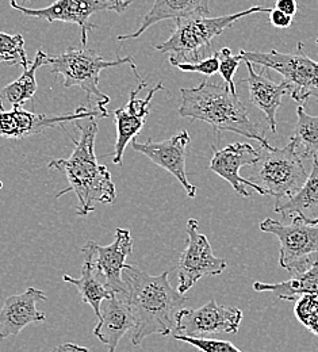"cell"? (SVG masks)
I'll list each match as a JSON object with an SVG mask.
<instances>
[{
    "label": "cell",
    "mask_w": 318,
    "mask_h": 352,
    "mask_svg": "<svg viewBox=\"0 0 318 352\" xmlns=\"http://www.w3.org/2000/svg\"><path fill=\"white\" fill-rule=\"evenodd\" d=\"M168 276L170 271L149 275L130 264L122 271L126 293L120 296L135 317L132 331L135 347H139L148 336H174L178 331V318L183 309L187 308L188 298L171 286Z\"/></svg>",
    "instance_id": "obj_1"
},
{
    "label": "cell",
    "mask_w": 318,
    "mask_h": 352,
    "mask_svg": "<svg viewBox=\"0 0 318 352\" xmlns=\"http://www.w3.org/2000/svg\"><path fill=\"white\" fill-rule=\"evenodd\" d=\"M76 126L80 131V137L78 141L75 140L72 155L68 159L52 160L47 168L58 171L68 182V187L60 191L56 198L75 192L79 201L76 214L87 217L98 204H113L117 199V190L109 168L96 160L95 138L98 124L91 118L86 125L76 121Z\"/></svg>",
    "instance_id": "obj_2"
},
{
    "label": "cell",
    "mask_w": 318,
    "mask_h": 352,
    "mask_svg": "<svg viewBox=\"0 0 318 352\" xmlns=\"http://www.w3.org/2000/svg\"><path fill=\"white\" fill-rule=\"evenodd\" d=\"M179 116L209 124L214 132H233L249 140H256L263 146L271 144L258 125L238 95L231 94L227 86L202 82L198 87L182 88Z\"/></svg>",
    "instance_id": "obj_3"
},
{
    "label": "cell",
    "mask_w": 318,
    "mask_h": 352,
    "mask_svg": "<svg viewBox=\"0 0 318 352\" xmlns=\"http://www.w3.org/2000/svg\"><path fill=\"white\" fill-rule=\"evenodd\" d=\"M259 159L251 166L248 180L260 195H271L276 201L295 194L306 182L305 157L293 142L284 148L260 145Z\"/></svg>",
    "instance_id": "obj_4"
},
{
    "label": "cell",
    "mask_w": 318,
    "mask_h": 352,
    "mask_svg": "<svg viewBox=\"0 0 318 352\" xmlns=\"http://www.w3.org/2000/svg\"><path fill=\"white\" fill-rule=\"evenodd\" d=\"M271 8L252 7L241 12L231 15H224L217 18L195 15L190 18H182L175 21V30L171 37L163 43L156 45L155 49L161 53L170 54V63H196L202 60L212 41L221 36L227 29L231 28L234 22L256 12H270Z\"/></svg>",
    "instance_id": "obj_5"
},
{
    "label": "cell",
    "mask_w": 318,
    "mask_h": 352,
    "mask_svg": "<svg viewBox=\"0 0 318 352\" xmlns=\"http://www.w3.org/2000/svg\"><path fill=\"white\" fill-rule=\"evenodd\" d=\"M124 64H130L137 80H141V76L137 71L136 64L132 56L117 58V60H104L95 50L83 47H69L67 52L57 56H47L45 65L50 67V74L54 76H61L64 79L63 86L65 88H82L89 98V103L92 104V98L95 99V106L102 110H107L106 106L110 103V98L99 89V76L100 72L106 68L121 67Z\"/></svg>",
    "instance_id": "obj_6"
},
{
    "label": "cell",
    "mask_w": 318,
    "mask_h": 352,
    "mask_svg": "<svg viewBox=\"0 0 318 352\" xmlns=\"http://www.w3.org/2000/svg\"><path fill=\"white\" fill-rule=\"evenodd\" d=\"M240 53L244 60L277 72L287 83L288 94L295 102L304 103L310 96L318 98V61L304 52L302 43L294 53H280L275 49L269 53L247 50H240Z\"/></svg>",
    "instance_id": "obj_7"
},
{
    "label": "cell",
    "mask_w": 318,
    "mask_h": 352,
    "mask_svg": "<svg viewBox=\"0 0 318 352\" xmlns=\"http://www.w3.org/2000/svg\"><path fill=\"white\" fill-rule=\"evenodd\" d=\"M260 230L277 237L279 264L288 272L309 265L318 255V225L306 223L297 217H293L291 223L266 219L260 222Z\"/></svg>",
    "instance_id": "obj_8"
},
{
    "label": "cell",
    "mask_w": 318,
    "mask_h": 352,
    "mask_svg": "<svg viewBox=\"0 0 318 352\" xmlns=\"http://www.w3.org/2000/svg\"><path fill=\"white\" fill-rule=\"evenodd\" d=\"M198 228L195 219L187 221V244L177 265L181 294L187 293L202 278L221 275L227 270V259L214 256L209 239L199 233Z\"/></svg>",
    "instance_id": "obj_9"
},
{
    "label": "cell",
    "mask_w": 318,
    "mask_h": 352,
    "mask_svg": "<svg viewBox=\"0 0 318 352\" xmlns=\"http://www.w3.org/2000/svg\"><path fill=\"white\" fill-rule=\"evenodd\" d=\"M107 110H102L98 106H80L73 113L63 116H45L32 111H26L22 107H12L4 110L3 100L0 99V137L22 140L45 129L61 126L65 122L87 120V118H106L109 117Z\"/></svg>",
    "instance_id": "obj_10"
},
{
    "label": "cell",
    "mask_w": 318,
    "mask_h": 352,
    "mask_svg": "<svg viewBox=\"0 0 318 352\" xmlns=\"http://www.w3.org/2000/svg\"><path fill=\"white\" fill-rule=\"evenodd\" d=\"M10 6L26 16L44 19L49 23L65 22L78 25L80 28L83 47H86L89 43V33L98 29L96 25L90 22L92 15L99 11L117 12L114 0H54V3L45 8H27L19 6L15 0H10Z\"/></svg>",
    "instance_id": "obj_11"
},
{
    "label": "cell",
    "mask_w": 318,
    "mask_h": 352,
    "mask_svg": "<svg viewBox=\"0 0 318 352\" xmlns=\"http://www.w3.org/2000/svg\"><path fill=\"white\" fill-rule=\"evenodd\" d=\"M241 320V309L224 307L212 300L202 308L183 309L175 335L206 338L216 333H237Z\"/></svg>",
    "instance_id": "obj_12"
},
{
    "label": "cell",
    "mask_w": 318,
    "mask_h": 352,
    "mask_svg": "<svg viewBox=\"0 0 318 352\" xmlns=\"http://www.w3.org/2000/svg\"><path fill=\"white\" fill-rule=\"evenodd\" d=\"M190 141L191 138L188 132L182 131L171 138L159 142L150 138L145 142H139L135 138L132 140V146L135 151L146 156L152 163L175 176L182 184L187 197L194 198L196 195V187L188 182L185 171L187 146Z\"/></svg>",
    "instance_id": "obj_13"
},
{
    "label": "cell",
    "mask_w": 318,
    "mask_h": 352,
    "mask_svg": "<svg viewBox=\"0 0 318 352\" xmlns=\"http://www.w3.org/2000/svg\"><path fill=\"white\" fill-rule=\"evenodd\" d=\"M91 252L92 263L104 285L115 294H125L126 285L122 279L125 261L133 252V239L128 229L117 228L113 244L102 247L89 240L84 245Z\"/></svg>",
    "instance_id": "obj_14"
},
{
    "label": "cell",
    "mask_w": 318,
    "mask_h": 352,
    "mask_svg": "<svg viewBox=\"0 0 318 352\" xmlns=\"http://www.w3.org/2000/svg\"><path fill=\"white\" fill-rule=\"evenodd\" d=\"M146 87L144 80H139L138 87L130 92L129 100L124 107L114 110V121L117 128V140L114 148L113 163L117 166H122L124 153L128 144L136 138L137 134L141 132L146 122V117L149 114V104L152 102L153 95L157 91L163 89V85L159 83L156 87L150 88L145 98H138V94L142 88Z\"/></svg>",
    "instance_id": "obj_15"
},
{
    "label": "cell",
    "mask_w": 318,
    "mask_h": 352,
    "mask_svg": "<svg viewBox=\"0 0 318 352\" xmlns=\"http://www.w3.org/2000/svg\"><path fill=\"white\" fill-rule=\"evenodd\" d=\"M41 301H47V298L43 290L34 287L5 298L0 310V342L18 336L34 322L45 321V313L37 309V304Z\"/></svg>",
    "instance_id": "obj_16"
},
{
    "label": "cell",
    "mask_w": 318,
    "mask_h": 352,
    "mask_svg": "<svg viewBox=\"0 0 318 352\" xmlns=\"http://www.w3.org/2000/svg\"><path fill=\"white\" fill-rule=\"evenodd\" d=\"M213 151L214 155L209 164V170L224 177L240 197L248 198L249 192L245 187L249 186L253 188V186L248 179L240 176V170L245 166H252L259 159V149L247 142H234L223 149H216L213 146Z\"/></svg>",
    "instance_id": "obj_17"
},
{
    "label": "cell",
    "mask_w": 318,
    "mask_h": 352,
    "mask_svg": "<svg viewBox=\"0 0 318 352\" xmlns=\"http://www.w3.org/2000/svg\"><path fill=\"white\" fill-rule=\"evenodd\" d=\"M135 328V317L122 296L114 294L100 305L99 322L93 335L107 346L109 352L117 351L121 339Z\"/></svg>",
    "instance_id": "obj_18"
},
{
    "label": "cell",
    "mask_w": 318,
    "mask_h": 352,
    "mask_svg": "<svg viewBox=\"0 0 318 352\" xmlns=\"http://www.w3.org/2000/svg\"><path fill=\"white\" fill-rule=\"evenodd\" d=\"M244 60V58H242ZM248 69V88H249V100L253 106L262 110L269 121L270 131L276 132V113L282 104V98L288 92V86L284 80L280 83L273 82L266 68L262 67V72H256L253 64L248 60H244Z\"/></svg>",
    "instance_id": "obj_19"
},
{
    "label": "cell",
    "mask_w": 318,
    "mask_h": 352,
    "mask_svg": "<svg viewBox=\"0 0 318 352\" xmlns=\"http://www.w3.org/2000/svg\"><path fill=\"white\" fill-rule=\"evenodd\" d=\"M210 14V0H155L153 7L144 16L141 26L135 33L118 36V41L133 40L142 36L150 26L166 21V19H182L195 15L209 16Z\"/></svg>",
    "instance_id": "obj_20"
},
{
    "label": "cell",
    "mask_w": 318,
    "mask_h": 352,
    "mask_svg": "<svg viewBox=\"0 0 318 352\" xmlns=\"http://www.w3.org/2000/svg\"><path fill=\"white\" fill-rule=\"evenodd\" d=\"M313 166L305 184L291 197L275 201V212L284 219L299 220L318 225V155L312 157Z\"/></svg>",
    "instance_id": "obj_21"
},
{
    "label": "cell",
    "mask_w": 318,
    "mask_h": 352,
    "mask_svg": "<svg viewBox=\"0 0 318 352\" xmlns=\"http://www.w3.org/2000/svg\"><path fill=\"white\" fill-rule=\"evenodd\" d=\"M291 274L293 276L288 280L279 283H264L258 280L253 283V289L259 293H271L279 300L294 302L306 294L318 296V258L309 265Z\"/></svg>",
    "instance_id": "obj_22"
},
{
    "label": "cell",
    "mask_w": 318,
    "mask_h": 352,
    "mask_svg": "<svg viewBox=\"0 0 318 352\" xmlns=\"http://www.w3.org/2000/svg\"><path fill=\"white\" fill-rule=\"evenodd\" d=\"M83 254H84V263L82 267V276L80 278H73L71 275H63V280L65 283H69V285H73L80 296H82V300L89 304L93 311H95V316L100 317V305L104 300H109L111 298L115 293L111 292L106 285L104 282L100 280V276L98 275L96 270H95V265L92 263L91 252L83 247Z\"/></svg>",
    "instance_id": "obj_23"
},
{
    "label": "cell",
    "mask_w": 318,
    "mask_h": 352,
    "mask_svg": "<svg viewBox=\"0 0 318 352\" xmlns=\"http://www.w3.org/2000/svg\"><path fill=\"white\" fill-rule=\"evenodd\" d=\"M47 56L49 54H46L43 49H40L36 54L32 67L25 68L19 79L10 83L0 91V99L7 100L10 104H12V107H22L26 102L32 100L38 88L36 80V72L40 67L45 65Z\"/></svg>",
    "instance_id": "obj_24"
},
{
    "label": "cell",
    "mask_w": 318,
    "mask_h": 352,
    "mask_svg": "<svg viewBox=\"0 0 318 352\" xmlns=\"http://www.w3.org/2000/svg\"><path fill=\"white\" fill-rule=\"evenodd\" d=\"M302 157L309 159L318 155V116H310L299 106L297 109V124L290 137Z\"/></svg>",
    "instance_id": "obj_25"
},
{
    "label": "cell",
    "mask_w": 318,
    "mask_h": 352,
    "mask_svg": "<svg viewBox=\"0 0 318 352\" xmlns=\"http://www.w3.org/2000/svg\"><path fill=\"white\" fill-rule=\"evenodd\" d=\"M21 65L23 69L29 67L25 40L21 34H8L0 32V64Z\"/></svg>",
    "instance_id": "obj_26"
},
{
    "label": "cell",
    "mask_w": 318,
    "mask_h": 352,
    "mask_svg": "<svg viewBox=\"0 0 318 352\" xmlns=\"http://www.w3.org/2000/svg\"><path fill=\"white\" fill-rule=\"evenodd\" d=\"M294 314L297 320L318 338V296L306 294L295 301Z\"/></svg>",
    "instance_id": "obj_27"
},
{
    "label": "cell",
    "mask_w": 318,
    "mask_h": 352,
    "mask_svg": "<svg viewBox=\"0 0 318 352\" xmlns=\"http://www.w3.org/2000/svg\"><path fill=\"white\" fill-rule=\"evenodd\" d=\"M177 340L188 343L195 349L203 352H242L238 350L233 343L218 339H207V338H190L184 335H174Z\"/></svg>",
    "instance_id": "obj_28"
},
{
    "label": "cell",
    "mask_w": 318,
    "mask_h": 352,
    "mask_svg": "<svg viewBox=\"0 0 318 352\" xmlns=\"http://www.w3.org/2000/svg\"><path fill=\"white\" fill-rule=\"evenodd\" d=\"M218 60H220V71L218 72L224 78L230 92L237 95L233 78H234V74H236V71L240 65V61L242 60V54L240 53L237 56H233L230 47H223L221 52H218Z\"/></svg>",
    "instance_id": "obj_29"
},
{
    "label": "cell",
    "mask_w": 318,
    "mask_h": 352,
    "mask_svg": "<svg viewBox=\"0 0 318 352\" xmlns=\"http://www.w3.org/2000/svg\"><path fill=\"white\" fill-rule=\"evenodd\" d=\"M174 67L179 68L183 72H199L205 76H213L220 71L218 53H213L210 57L202 58L196 63H175Z\"/></svg>",
    "instance_id": "obj_30"
},
{
    "label": "cell",
    "mask_w": 318,
    "mask_h": 352,
    "mask_svg": "<svg viewBox=\"0 0 318 352\" xmlns=\"http://www.w3.org/2000/svg\"><path fill=\"white\" fill-rule=\"evenodd\" d=\"M270 21H271L273 26L277 28V29H287L293 23V16H290V15L276 10V8H271Z\"/></svg>",
    "instance_id": "obj_31"
},
{
    "label": "cell",
    "mask_w": 318,
    "mask_h": 352,
    "mask_svg": "<svg viewBox=\"0 0 318 352\" xmlns=\"http://www.w3.org/2000/svg\"><path fill=\"white\" fill-rule=\"evenodd\" d=\"M275 8L290 16H294L298 11V4L297 0H276Z\"/></svg>",
    "instance_id": "obj_32"
},
{
    "label": "cell",
    "mask_w": 318,
    "mask_h": 352,
    "mask_svg": "<svg viewBox=\"0 0 318 352\" xmlns=\"http://www.w3.org/2000/svg\"><path fill=\"white\" fill-rule=\"evenodd\" d=\"M50 352H91L89 349L86 347H82V346H78V344H73V343H65V344H60L57 346L54 350H52Z\"/></svg>",
    "instance_id": "obj_33"
},
{
    "label": "cell",
    "mask_w": 318,
    "mask_h": 352,
    "mask_svg": "<svg viewBox=\"0 0 318 352\" xmlns=\"http://www.w3.org/2000/svg\"><path fill=\"white\" fill-rule=\"evenodd\" d=\"M115 1V6H117V12L121 14L124 12L132 3V0H114Z\"/></svg>",
    "instance_id": "obj_34"
},
{
    "label": "cell",
    "mask_w": 318,
    "mask_h": 352,
    "mask_svg": "<svg viewBox=\"0 0 318 352\" xmlns=\"http://www.w3.org/2000/svg\"><path fill=\"white\" fill-rule=\"evenodd\" d=\"M1 188H3V182L0 180V190H1Z\"/></svg>",
    "instance_id": "obj_35"
},
{
    "label": "cell",
    "mask_w": 318,
    "mask_h": 352,
    "mask_svg": "<svg viewBox=\"0 0 318 352\" xmlns=\"http://www.w3.org/2000/svg\"><path fill=\"white\" fill-rule=\"evenodd\" d=\"M23 3H29V1H32V0H22Z\"/></svg>",
    "instance_id": "obj_36"
},
{
    "label": "cell",
    "mask_w": 318,
    "mask_h": 352,
    "mask_svg": "<svg viewBox=\"0 0 318 352\" xmlns=\"http://www.w3.org/2000/svg\"><path fill=\"white\" fill-rule=\"evenodd\" d=\"M316 43H317V45H318V37H317V41H316Z\"/></svg>",
    "instance_id": "obj_37"
}]
</instances>
